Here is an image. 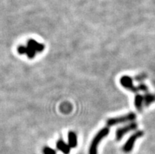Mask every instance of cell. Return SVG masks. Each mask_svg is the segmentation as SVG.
Wrapping results in <instances>:
<instances>
[{
  "mask_svg": "<svg viewBox=\"0 0 155 154\" xmlns=\"http://www.w3.org/2000/svg\"><path fill=\"white\" fill-rule=\"evenodd\" d=\"M109 133H110L109 127H104V128H102V130H100L97 133V135L94 136L92 142L91 143L90 149H89V154H97L98 144L103 139V138H105V137L109 135Z\"/></svg>",
  "mask_w": 155,
  "mask_h": 154,
  "instance_id": "obj_1",
  "label": "cell"
},
{
  "mask_svg": "<svg viewBox=\"0 0 155 154\" xmlns=\"http://www.w3.org/2000/svg\"><path fill=\"white\" fill-rule=\"evenodd\" d=\"M136 118V115L133 113H130L127 115L122 116L115 117V118H110L108 120L106 121V124L108 125L109 127L111 126H114L118 123H125V122H128V121H132Z\"/></svg>",
  "mask_w": 155,
  "mask_h": 154,
  "instance_id": "obj_2",
  "label": "cell"
},
{
  "mask_svg": "<svg viewBox=\"0 0 155 154\" xmlns=\"http://www.w3.org/2000/svg\"><path fill=\"white\" fill-rule=\"evenodd\" d=\"M143 135V131H138L136 132H135L132 136L130 137L128 140L126 142V143L124 144V147H123V151L124 152H130L132 150V149L134 147V144H135V142L136 141V139H138L139 138L142 137Z\"/></svg>",
  "mask_w": 155,
  "mask_h": 154,
  "instance_id": "obj_3",
  "label": "cell"
},
{
  "mask_svg": "<svg viewBox=\"0 0 155 154\" xmlns=\"http://www.w3.org/2000/svg\"><path fill=\"white\" fill-rule=\"evenodd\" d=\"M137 128V123H131L129 124L126 125L124 127H120V128L117 129L116 131V139L117 141H120V139L123 138L125 134H127L128 132L131 131H133V130H136Z\"/></svg>",
  "mask_w": 155,
  "mask_h": 154,
  "instance_id": "obj_4",
  "label": "cell"
},
{
  "mask_svg": "<svg viewBox=\"0 0 155 154\" xmlns=\"http://www.w3.org/2000/svg\"><path fill=\"white\" fill-rule=\"evenodd\" d=\"M120 83L124 88L131 90V91L134 92V93H138V92L140 91L139 88H138V86L136 87L133 85L132 79L131 78L130 76H122L121 78H120Z\"/></svg>",
  "mask_w": 155,
  "mask_h": 154,
  "instance_id": "obj_5",
  "label": "cell"
},
{
  "mask_svg": "<svg viewBox=\"0 0 155 154\" xmlns=\"http://www.w3.org/2000/svg\"><path fill=\"white\" fill-rule=\"evenodd\" d=\"M28 47L34 50L35 52H42L45 48V46L42 43H37L34 39H30L29 41L28 42Z\"/></svg>",
  "mask_w": 155,
  "mask_h": 154,
  "instance_id": "obj_6",
  "label": "cell"
},
{
  "mask_svg": "<svg viewBox=\"0 0 155 154\" xmlns=\"http://www.w3.org/2000/svg\"><path fill=\"white\" fill-rule=\"evenodd\" d=\"M56 146H57L58 149L62 152L64 154H69V152H70V146L68 144H66L64 141L61 140V139L58 141Z\"/></svg>",
  "mask_w": 155,
  "mask_h": 154,
  "instance_id": "obj_7",
  "label": "cell"
},
{
  "mask_svg": "<svg viewBox=\"0 0 155 154\" xmlns=\"http://www.w3.org/2000/svg\"><path fill=\"white\" fill-rule=\"evenodd\" d=\"M68 140H69V146L70 148H75L77 146V136L76 133L73 131H69L68 134Z\"/></svg>",
  "mask_w": 155,
  "mask_h": 154,
  "instance_id": "obj_8",
  "label": "cell"
},
{
  "mask_svg": "<svg viewBox=\"0 0 155 154\" xmlns=\"http://www.w3.org/2000/svg\"><path fill=\"white\" fill-rule=\"evenodd\" d=\"M143 97L140 94H136V98H135V106L138 110H141L143 107Z\"/></svg>",
  "mask_w": 155,
  "mask_h": 154,
  "instance_id": "obj_9",
  "label": "cell"
},
{
  "mask_svg": "<svg viewBox=\"0 0 155 154\" xmlns=\"http://www.w3.org/2000/svg\"><path fill=\"white\" fill-rule=\"evenodd\" d=\"M143 99V102L144 103H145V105H147V106H148V105H150L152 102H153L155 101V95L151 94H147L144 96Z\"/></svg>",
  "mask_w": 155,
  "mask_h": 154,
  "instance_id": "obj_10",
  "label": "cell"
},
{
  "mask_svg": "<svg viewBox=\"0 0 155 154\" xmlns=\"http://www.w3.org/2000/svg\"><path fill=\"white\" fill-rule=\"evenodd\" d=\"M26 54L28 55V57L30 59H32L35 57V51L34 50L31 49L29 47H27V52H26Z\"/></svg>",
  "mask_w": 155,
  "mask_h": 154,
  "instance_id": "obj_11",
  "label": "cell"
},
{
  "mask_svg": "<svg viewBox=\"0 0 155 154\" xmlns=\"http://www.w3.org/2000/svg\"><path fill=\"white\" fill-rule=\"evenodd\" d=\"M43 154H56V151L52 148H50L48 146H45L43 149Z\"/></svg>",
  "mask_w": 155,
  "mask_h": 154,
  "instance_id": "obj_12",
  "label": "cell"
},
{
  "mask_svg": "<svg viewBox=\"0 0 155 154\" xmlns=\"http://www.w3.org/2000/svg\"><path fill=\"white\" fill-rule=\"evenodd\" d=\"M147 78V76L145 74H140L138 75V76H135V80H136L137 82H141V81H143L145 79Z\"/></svg>",
  "mask_w": 155,
  "mask_h": 154,
  "instance_id": "obj_13",
  "label": "cell"
},
{
  "mask_svg": "<svg viewBox=\"0 0 155 154\" xmlns=\"http://www.w3.org/2000/svg\"><path fill=\"white\" fill-rule=\"evenodd\" d=\"M18 51L20 54H25L27 52V47H24V46H20L18 48Z\"/></svg>",
  "mask_w": 155,
  "mask_h": 154,
  "instance_id": "obj_14",
  "label": "cell"
}]
</instances>
